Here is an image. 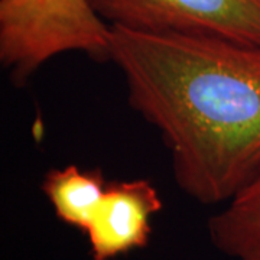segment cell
I'll return each instance as SVG.
<instances>
[{"instance_id": "2", "label": "cell", "mask_w": 260, "mask_h": 260, "mask_svg": "<svg viewBox=\"0 0 260 260\" xmlns=\"http://www.w3.org/2000/svg\"><path fill=\"white\" fill-rule=\"evenodd\" d=\"M109 35L88 0H0V62L16 85L67 52L109 61Z\"/></svg>"}, {"instance_id": "4", "label": "cell", "mask_w": 260, "mask_h": 260, "mask_svg": "<svg viewBox=\"0 0 260 260\" xmlns=\"http://www.w3.org/2000/svg\"><path fill=\"white\" fill-rule=\"evenodd\" d=\"M164 207L156 186L148 179L107 184L97 211L84 234L93 260H113L146 247L150 220Z\"/></svg>"}, {"instance_id": "5", "label": "cell", "mask_w": 260, "mask_h": 260, "mask_svg": "<svg viewBox=\"0 0 260 260\" xmlns=\"http://www.w3.org/2000/svg\"><path fill=\"white\" fill-rule=\"evenodd\" d=\"M214 247L234 260H260V168L208 221Z\"/></svg>"}, {"instance_id": "1", "label": "cell", "mask_w": 260, "mask_h": 260, "mask_svg": "<svg viewBox=\"0 0 260 260\" xmlns=\"http://www.w3.org/2000/svg\"><path fill=\"white\" fill-rule=\"evenodd\" d=\"M109 61L130 107L160 133L186 195L227 203L257 172L259 44L110 26Z\"/></svg>"}, {"instance_id": "3", "label": "cell", "mask_w": 260, "mask_h": 260, "mask_svg": "<svg viewBox=\"0 0 260 260\" xmlns=\"http://www.w3.org/2000/svg\"><path fill=\"white\" fill-rule=\"evenodd\" d=\"M109 25L260 45V0H88Z\"/></svg>"}, {"instance_id": "6", "label": "cell", "mask_w": 260, "mask_h": 260, "mask_svg": "<svg viewBox=\"0 0 260 260\" xmlns=\"http://www.w3.org/2000/svg\"><path fill=\"white\" fill-rule=\"evenodd\" d=\"M106 188L102 169L84 171L77 165L49 169L41 184L56 218L83 233L102 203Z\"/></svg>"}]
</instances>
